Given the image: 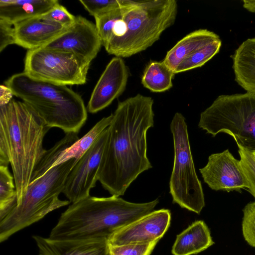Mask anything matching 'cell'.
Segmentation results:
<instances>
[{
	"mask_svg": "<svg viewBox=\"0 0 255 255\" xmlns=\"http://www.w3.org/2000/svg\"><path fill=\"white\" fill-rule=\"evenodd\" d=\"M128 77V68L123 59L113 58L93 91L87 106L88 112L96 113L109 106L125 91Z\"/></svg>",
	"mask_w": 255,
	"mask_h": 255,
	"instance_id": "14",
	"label": "cell"
},
{
	"mask_svg": "<svg viewBox=\"0 0 255 255\" xmlns=\"http://www.w3.org/2000/svg\"><path fill=\"white\" fill-rule=\"evenodd\" d=\"M102 45L95 24L78 15L70 26L44 47L72 54L91 63Z\"/></svg>",
	"mask_w": 255,
	"mask_h": 255,
	"instance_id": "11",
	"label": "cell"
},
{
	"mask_svg": "<svg viewBox=\"0 0 255 255\" xmlns=\"http://www.w3.org/2000/svg\"><path fill=\"white\" fill-rule=\"evenodd\" d=\"M214 244L207 225L203 221H196L177 236L171 252L173 255H195Z\"/></svg>",
	"mask_w": 255,
	"mask_h": 255,
	"instance_id": "19",
	"label": "cell"
},
{
	"mask_svg": "<svg viewBox=\"0 0 255 255\" xmlns=\"http://www.w3.org/2000/svg\"><path fill=\"white\" fill-rule=\"evenodd\" d=\"M170 128L174 144V162L169 180L170 193L173 203L200 214L205 206L201 183L196 174L185 119L176 113Z\"/></svg>",
	"mask_w": 255,
	"mask_h": 255,
	"instance_id": "8",
	"label": "cell"
},
{
	"mask_svg": "<svg viewBox=\"0 0 255 255\" xmlns=\"http://www.w3.org/2000/svg\"><path fill=\"white\" fill-rule=\"evenodd\" d=\"M13 25L15 44L28 50L45 46L67 28L40 16Z\"/></svg>",
	"mask_w": 255,
	"mask_h": 255,
	"instance_id": "16",
	"label": "cell"
},
{
	"mask_svg": "<svg viewBox=\"0 0 255 255\" xmlns=\"http://www.w3.org/2000/svg\"><path fill=\"white\" fill-rule=\"evenodd\" d=\"M113 114L103 118L83 136L79 138L71 146L63 151L54 163L53 166L66 162L72 158L78 161L91 147L104 130L111 124Z\"/></svg>",
	"mask_w": 255,
	"mask_h": 255,
	"instance_id": "21",
	"label": "cell"
},
{
	"mask_svg": "<svg viewBox=\"0 0 255 255\" xmlns=\"http://www.w3.org/2000/svg\"><path fill=\"white\" fill-rule=\"evenodd\" d=\"M253 154H254V156H255V153H253Z\"/></svg>",
	"mask_w": 255,
	"mask_h": 255,
	"instance_id": "34",
	"label": "cell"
},
{
	"mask_svg": "<svg viewBox=\"0 0 255 255\" xmlns=\"http://www.w3.org/2000/svg\"><path fill=\"white\" fill-rule=\"evenodd\" d=\"M236 82L255 94V38L244 41L231 56Z\"/></svg>",
	"mask_w": 255,
	"mask_h": 255,
	"instance_id": "17",
	"label": "cell"
},
{
	"mask_svg": "<svg viewBox=\"0 0 255 255\" xmlns=\"http://www.w3.org/2000/svg\"><path fill=\"white\" fill-rule=\"evenodd\" d=\"M153 100L137 94L119 103L108 127L98 181L112 195H124L143 172L152 167L146 132L154 126Z\"/></svg>",
	"mask_w": 255,
	"mask_h": 255,
	"instance_id": "1",
	"label": "cell"
},
{
	"mask_svg": "<svg viewBox=\"0 0 255 255\" xmlns=\"http://www.w3.org/2000/svg\"><path fill=\"white\" fill-rule=\"evenodd\" d=\"M216 33L206 29L194 31L180 40L162 61L174 73L180 63L197 50L219 38Z\"/></svg>",
	"mask_w": 255,
	"mask_h": 255,
	"instance_id": "20",
	"label": "cell"
},
{
	"mask_svg": "<svg viewBox=\"0 0 255 255\" xmlns=\"http://www.w3.org/2000/svg\"><path fill=\"white\" fill-rule=\"evenodd\" d=\"M119 0H80L79 1L90 15L95 17L110 9Z\"/></svg>",
	"mask_w": 255,
	"mask_h": 255,
	"instance_id": "30",
	"label": "cell"
},
{
	"mask_svg": "<svg viewBox=\"0 0 255 255\" xmlns=\"http://www.w3.org/2000/svg\"><path fill=\"white\" fill-rule=\"evenodd\" d=\"M77 162L75 158H72L52 167L43 176L30 182L20 202L0 220V243L51 212L70 203L69 200L60 199L59 196Z\"/></svg>",
	"mask_w": 255,
	"mask_h": 255,
	"instance_id": "6",
	"label": "cell"
},
{
	"mask_svg": "<svg viewBox=\"0 0 255 255\" xmlns=\"http://www.w3.org/2000/svg\"><path fill=\"white\" fill-rule=\"evenodd\" d=\"M79 137L76 133H66L64 137L46 152L36 167L31 178V182L43 176L53 167L55 161L61 153L71 146Z\"/></svg>",
	"mask_w": 255,
	"mask_h": 255,
	"instance_id": "23",
	"label": "cell"
},
{
	"mask_svg": "<svg viewBox=\"0 0 255 255\" xmlns=\"http://www.w3.org/2000/svg\"><path fill=\"white\" fill-rule=\"evenodd\" d=\"M90 63L45 47L28 50L24 72L32 78L62 85L85 84Z\"/></svg>",
	"mask_w": 255,
	"mask_h": 255,
	"instance_id": "9",
	"label": "cell"
},
{
	"mask_svg": "<svg viewBox=\"0 0 255 255\" xmlns=\"http://www.w3.org/2000/svg\"><path fill=\"white\" fill-rule=\"evenodd\" d=\"M13 179L7 166H0V220L17 205V196Z\"/></svg>",
	"mask_w": 255,
	"mask_h": 255,
	"instance_id": "24",
	"label": "cell"
},
{
	"mask_svg": "<svg viewBox=\"0 0 255 255\" xmlns=\"http://www.w3.org/2000/svg\"><path fill=\"white\" fill-rule=\"evenodd\" d=\"M58 2L57 0H0V19L14 24L42 15Z\"/></svg>",
	"mask_w": 255,
	"mask_h": 255,
	"instance_id": "18",
	"label": "cell"
},
{
	"mask_svg": "<svg viewBox=\"0 0 255 255\" xmlns=\"http://www.w3.org/2000/svg\"><path fill=\"white\" fill-rule=\"evenodd\" d=\"M238 148L240 161L249 185L248 190L255 198V157L253 153Z\"/></svg>",
	"mask_w": 255,
	"mask_h": 255,
	"instance_id": "29",
	"label": "cell"
},
{
	"mask_svg": "<svg viewBox=\"0 0 255 255\" xmlns=\"http://www.w3.org/2000/svg\"><path fill=\"white\" fill-rule=\"evenodd\" d=\"M50 128L23 102L12 99L0 105V166L10 164L17 204L46 151L43 141Z\"/></svg>",
	"mask_w": 255,
	"mask_h": 255,
	"instance_id": "3",
	"label": "cell"
},
{
	"mask_svg": "<svg viewBox=\"0 0 255 255\" xmlns=\"http://www.w3.org/2000/svg\"><path fill=\"white\" fill-rule=\"evenodd\" d=\"M14 44H15L14 25L0 19V52Z\"/></svg>",
	"mask_w": 255,
	"mask_h": 255,
	"instance_id": "31",
	"label": "cell"
},
{
	"mask_svg": "<svg viewBox=\"0 0 255 255\" xmlns=\"http://www.w3.org/2000/svg\"><path fill=\"white\" fill-rule=\"evenodd\" d=\"M32 238L39 255H111L109 241L106 239L54 240L39 236Z\"/></svg>",
	"mask_w": 255,
	"mask_h": 255,
	"instance_id": "15",
	"label": "cell"
},
{
	"mask_svg": "<svg viewBox=\"0 0 255 255\" xmlns=\"http://www.w3.org/2000/svg\"><path fill=\"white\" fill-rule=\"evenodd\" d=\"M169 210L153 211L114 233L109 239L111 246L148 244L159 240L170 224Z\"/></svg>",
	"mask_w": 255,
	"mask_h": 255,
	"instance_id": "13",
	"label": "cell"
},
{
	"mask_svg": "<svg viewBox=\"0 0 255 255\" xmlns=\"http://www.w3.org/2000/svg\"><path fill=\"white\" fill-rule=\"evenodd\" d=\"M108 128L77 162L67 177L62 193L71 203L89 196L91 189L96 186Z\"/></svg>",
	"mask_w": 255,
	"mask_h": 255,
	"instance_id": "10",
	"label": "cell"
},
{
	"mask_svg": "<svg viewBox=\"0 0 255 255\" xmlns=\"http://www.w3.org/2000/svg\"><path fill=\"white\" fill-rule=\"evenodd\" d=\"M158 241L144 244L110 245L111 255H150Z\"/></svg>",
	"mask_w": 255,
	"mask_h": 255,
	"instance_id": "28",
	"label": "cell"
},
{
	"mask_svg": "<svg viewBox=\"0 0 255 255\" xmlns=\"http://www.w3.org/2000/svg\"><path fill=\"white\" fill-rule=\"evenodd\" d=\"M199 171L204 182L212 190L230 192L249 188L241 161L229 149L211 154L207 164Z\"/></svg>",
	"mask_w": 255,
	"mask_h": 255,
	"instance_id": "12",
	"label": "cell"
},
{
	"mask_svg": "<svg viewBox=\"0 0 255 255\" xmlns=\"http://www.w3.org/2000/svg\"><path fill=\"white\" fill-rule=\"evenodd\" d=\"M4 85L50 128H59L65 134L77 133L87 119L82 98L67 86L34 79L24 72L11 76Z\"/></svg>",
	"mask_w": 255,
	"mask_h": 255,
	"instance_id": "5",
	"label": "cell"
},
{
	"mask_svg": "<svg viewBox=\"0 0 255 255\" xmlns=\"http://www.w3.org/2000/svg\"><path fill=\"white\" fill-rule=\"evenodd\" d=\"M177 7L175 0H122L95 18L102 45L121 58L145 50L173 24Z\"/></svg>",
	"mask_w": 255,
	"mask_h": 255,
	"instance_id": "2",
	"label": "cell"
},
{
	"mask_svg": "<svg viewBox=\"0 0 255 255\" xmlns=\"http://www.w3.org/2000/svg\"><path fill=\"white\" fill-rule=\"evenodd\" d=\"M199 128L213 136L224 132L232 136L238 147L255 153V94L218 96L202 112Z\"/></svg>",
	"mask_w": 255,
	"mask_h": 255,
	"instance_id": "7",
	"label": "cell"
},
{
	"mask_svg": "<svg viewBox=\"0 0 255 255\" xmlns=\"http://www.w3.org/2000/svg\"><path fill=\"white\" fill-rule=\"evenodd\" d=\"M158 198L137 203L112 195L89 196L73 203L61 214L49 238L54 240L106 239L154 211Z\"/></svg>",
	"mask_w": 255,
	"mask_h": 255,
	"instance_id": "4",
	"label": "cell"
},
{
	"mask_svg": "<svg viewBox=\"0 0 255 255\" xmlns=\"http://www.w3.org/2000/svg\"><path fill=\"white\" fill-rule=\"evenodd\" d=\"M243 211V236L250 245L255 248V201L247 204Z\"/></svg>",
	"mask_w": 255,
	"mask_h": 255,
	"instance_id": "26",
	"label": "cell"
},
{
	"mask_svg": "<svg viewBox=\"0 0 255 255\" xmlns=\"http://www.w3.org/2000/svg\"><path fill=\"white\" fill-rule=\"evenodd\" d=\"M40 16L44 19L66 28L75 22L76 17L70 13L59 2Z\"/></svg>",
	"mask_w": 255,
	"mask_h": 255,
	"instance_id": "27",
	"label": "cell"
},
{
	"mask_svg": "<svg viewBox=\"0 0 255 255\" xmlns=\"http://www.w3.org/2000/svg\"><path fill=\"white\" fill-rule=\"evenodd\" d=\"M11 90L5 85L0 86V105L8 103L12 99Z\"/></svg>",
	"mask_w": 255,
	"mask_h": 255,
	"instance_id": "32",
	"label": "cell"
},
{
	"mask_svg": "<svg viewBox=\"0 0 255 255\" xmlns=\"http://www.w3.org/2000/svg\"><path fill=\"white\" fill-rule=\"evenodd\" d=\"M174 74L163 61H152L146 67L142 76L141 83L152 92H163L172 87Z\"/></svg>",
	"mask_w": 255,
	"mask_h": 255,
	"instance_id": "22",
	"label": "cell"
},
{
	"mask_svg": "<svg viewBox=\"0 0 255 255\" xmlns=\"http://www.w3.org/2000/svg\"><path fill=\"white\" fill-rule=\"evenodd\" d=\"M221 44L222 42L219 38L197 50L180 63L174 73H181L202 66L219 52Z\"/></svg>",
	"mask_w": 255,
	"mask_h": 255,
	"instance_id": "25",
	"label": "cell"
},
{
	"mask_svg": "<svg viewBox=\"0 0 255 255\" xmlns=\"http://www.w3.org/2000/svg\"><path fill=\"white\" fill-rule=\"evenodd\" d=\"M243 7L251 12H255V0H244Z\"/></svg>",
	"mask_w": 255,
	"mask_h": 255,
	"instance_id": "33",
	"label": "cell"
}]
</instances>
